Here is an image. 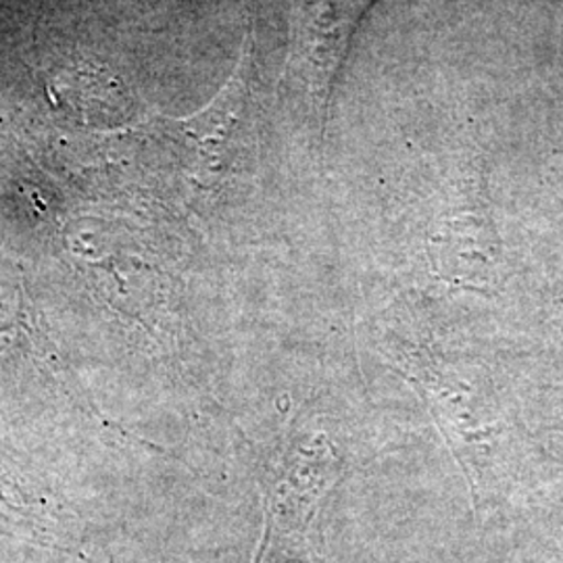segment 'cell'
I'll list each match as a JSON object with an SVG mask.
<instances>
[{"label":"cell","mask_w":563,"mask_h":563,"mask_svg":"<svg viewBox=\"0 0 563 563\" xmlns=\"http://www.w3.org/2000/svg\"><path fill=\"white\" fill-rule=\"evenodd\" d=\"M341 472V455L328 437L290 432L274 470L265 530L253 563H307L313 523Z\"/></svg>","instance_id":"cell-1"},{"label":"cell","mask_w":563,"mask_h":563,"mask_svg":"<svg viewBox=\"0 0 563 563\" xmlns=\"http://www.w3.org/2000/svg\"><path fill=\"white\" fill-rule=\"evenodd\" d=\"M380 0H290L292 67L313 120H330L351 42Z\"/></svg>","instance_id":"cell-2"}]
</instances>
